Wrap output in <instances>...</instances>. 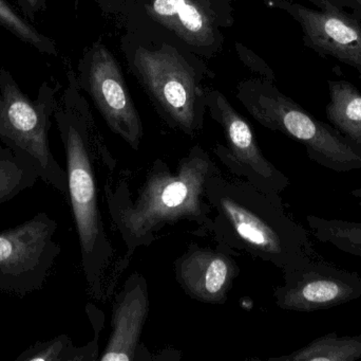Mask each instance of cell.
<instances>
[{"instance_id": "1", "label": "cell", "mask_w": 361, "mask_h": 361, "mask_svg": "<svg viewBox=\"0 0 361 361\" xmlns=\"http://www.w3.org/2000/svg\"><path fill=\"white\" fill-rule=\"evenodd\" d=\"M55 110V122L65 148L68 194L80 239L82 269L91 292L102 296V277L112 254L99 213L97 179L91 148V118L80 97L75 74Z\"/></svg>"}, {"instance_id": "2", "label": "cell", "mask_w": 361, "mask_h": 361, "mask_svg": "<svg viewBox=\"0 0 361 361\" xmlns=\"http://www.w3.org/2000/svg\"><path fill=\"white\" fill-rule=\"evenodd\" d=\"M212 171V161L200 148L183 159L176 172L166 165L154 167L137 201L114 213L127 244L133 247L147 244L148 237L163 226L206 218L203 197Z\"/></svg>"}, {"instance_id": "3", "label": "cell", "mask_w": 361, "mask_h": 361, "mask_svg": "<svg viewBox=\"0 0 361 361\" xmlns=\"http://www.w3.org/2000/svg\"><path fill=\"white\" fill-rule=\"evenodd\" d=\"M59 86L44 81L37 97L31 100L6 68H0V141L33 162L42 182L68 193L67 172L59 165L50 148L49 131L59 106Z\"/></svg>"}, {"instance_id": "4", "label": "cell", "mask_w": 361, "mask_h": 361, "mask_svg": "<svg viewBox=\"0 0 361 361\" xmlns=\"http://www.w3.org/2000/svg\"><path fill=\"white\" fill-rule=\"evenodd\" d=\"M243 101L259 123L302 144L310 158L322 167L339 173L361 170V146L314 117L271 83H254L252 95Z\"/></svg>"}, {"instance_id": "5", "label": "cell", "mask_w": 361, "mask_h": 361, "mask_svg": "<svg viewBox=\"0 0 361 361\" xmlns=\"http://www.w3.org/2000/svg\"><path fill=\"white\" fill-rule=\"evenodd\" d=\"M207 190L240 241L263 260L286 271L315 250L305 229L284 213L279 197L261 190L252 209L235 195Z\"/></svg>"}, {"instance_id": "6", "label": "cell", "mask_w": 361, "mask_h": 361, "mask_svg": "<svg viewBox=\"0 0 361 361\" xmlns=\"http://www.w3.org/2000/svg\"><path fill=\"white\" fill-rule=\"evenodd\" d=\"M59 225L46 212L0 231V292L23 297L42 290L61 246Z\"/></svg>"}, {"instance_id": "7", "label": "cell", "mask_w": 361, "mask_h": 361, "mask_svg": "<svg viewBox=\"0 0 361 361\" xmlns=\"http://www.w3.org/2000/svg\"><path fill=\"white\" fill-rule=\"evenodd\" d=\"M284 279L275 292L284 311H326L361 298V276L335 266L315 250L284 271Z\"/></svg>"}, {"instance_id": "8", "label": "cell", "mask_w": 361, "mask_h": 361, "mask_svg": "<svg viewBox=\"0 0 361 361\" xmlns=\"http://www.w3.org/2000/svg\"><path fill=\"white\" fill-rule=\"evenodd\" d=\"M135 71L148 93L176 125L187 134L199 129V88L195 74L176 49L140 47L133 59Z\"/></svg>"}, {"instance_id": "9", "label": "cell", "mask_w": 361, "mask_h": 361, "mask_svg": "<svg viewBox=\"0 0 361 361\" xmlns=\"http://www.w3.org/2000/svg\"><path fill=\"white\" fill-rule=\"evenodd\" d=\"M80 69L82 85L108 126L137 150L143 137L141 118L114 55L103 45L95 44L85 55Z\"/></svg>"}, {"instance_id": "10", "label": "cell", "mask_w": 361, "mask_h": 361, "mask_svg": "<svg viewBox=\"0 0 361 361\" xmlns=\"http://www.w3.org/2000/svg\"><path fill=\"white\" fill-rule=\"evenodd\" d=\"M271 2L300 25L307 48L333 57L361 74V18L357 15L330 0H324L316 8L292 0Z\"/></svg>"}, {"instance_id": "11", "label": "cell", "mask_w": 361, "mask_h": 361, "mask_svg": "<svg viewBox=\"0 0 361 361\" xmlns=\"http://www.w3.org/2000/svg\"><path fill=\"white\" fill-rule=\"evenodd\" d=\"M209 106L222 124L233 158L252 172L260 190L279 197L278 194L290 184L288 178L265 158L250 124L219 91L210 93Z\"/></svg>"}, {"instance_id": "12", "label": "cell", "mask_w": 361, "mask_h": 361, "mask_svg": "<svg viewBox=\"0 0 361 361\" xmlns=\"http://www.w3.org/2000/svg\"><path fill=\"white\" fill-rule=\"evenodd\" d=\"M233 261L210 249L187 252L180 259L177 276L185 292L205 303H224L235 277Z\"/></svg>"}, {"instance_id": "13", "label": "cell", "mask_w": 361, "mask_h": 361, "mask_svg": "<svg viewBox=\"0 0 361 361\" xmlns=\"http://www.w3.org/2000/svg\"><path fill=\"white\" fill-rule=\"evenodd\" d=\"M148 292L145 282L137 278L135 285H127L114 307V331L101 361H133L137 353L144 324L147 320Z\"/></svg>"}, {"instance_id": "14", "label": "cell", "mask_w": 361, "mask_h": 361, "mask_svg": "<svg viewBox=\"0 0 361 361\" xmlns=\"http://www.w3.org/2000/svg\"><path fill=\"white\" fill-rule=\"evenodd\" d=\"M148 13L187 44L205 46L214 42L212 21L193 0H152Z\"/></svg>"}, {"instance_id": "15", "label": "cell", "mask_w": 361, "mask_h": 361, "mask_svg": "<svg viewBox=\"0 0 361 361\" xmlns=\"http://www.w3.org/2000/svg\"><path fill=\"white\" fill-rule=\"evenodd\" d=\"M330 101L326 107L329 122L361 146V93L348 81H329Z\"/></svg>"}, {"instance_id": "16", "label": "cell", "mask_w": 361, "mask_h": 361, "mask_svg": "<svg viewBox=\"0 0 361 361\" xmlns=\"http://www.w3.org/2000/svg\"><path fill=\"white\" fill-rule=\"evenodd\" d=\"M361 360V334L339 336L336 332L317 337L312 343L277 361H357Z\"/></svg>"}, {"instance_id": "17", "label": "cell", "mask_w": 361, "mask_h": 361, "mask_svg": "<svg viewBox=\"0 0 361 361\" xmlns=\"http://www.w3.org/2000/svg\"><path fill=\"white\" fill-rule=\"evenodd\" d=\"M37 179V170L25 155L0 146V206L32 188Z\"/></svg>"}, {"instance_id": "18", "label": "cell", "mask_w": 361, "mask_h": 361, "mask_svg": "<svg viewBox=\"0 0 361 361\" xmlns=\"http://www.w3.org/2000/svg\"><path fill=\"white\" fill-rule=\"evenodd\" d=\"M307 225L312 235L322 243L352 256H361V223L310 215Z\"/></svg>"}, {"instance_id": "19", "label": "cell", "mask_w": 361, "mask_h": 361, "mask_svg": "<svg viewBox=\"0 0 361 361\" xmlns=\"http://www.w3.org/2000/svg\"><path fill=\"white\" fill-rule=\"evenodd\" d=\"M0 25L39 52L55 57L59 54L55 42L40 33L8 0H0Z\"/></svg>"}, {"instance_id": "20", "label": "cell", "mask_w": 361, "mask_h": 361, "mask_svg": "<svg viewBox=\"0 0 361 361\" xmlns=\"http://www.w3.org/2000/svg\"><path fill=\"white\" fill-rule=\"evenodd\" d=\"M89 347L75 348L67 335L35 343L23 351L16 361H76L90 360Z\"/></svg>"}, {"instance_id": "21", "label": "cell", "mask_w": 361, "mask_h": 361, "mask_svg": "<svg viewBox=\"0 0 361 361\" xmlns=\"http://www.w3.org/2000/svg\"><path fill=\"white\" fill-rule=\"evenodd\" d=\"M17 4L21 14L29 20H33L36 15L47 8L46 0H17Z\"/></svg>"}, {"instance_id": "22", "label": "cell", "mask_w": 361, "mask_h": 361, "mask_svg": "<svg viewBox=\"0 0 361 361\" xmlns=\"http://www.w3.org/2000/svg\"><path fill=\"white\" fill-rule=\"evenodd\" d=\"M309 1L317 6L318 4L324 1V0H309ZM330 1L334 2V4H338V6H343V8H347V10L351 11L352 13H354V14L360 17V11H358V6L357 4H356L355 0H330Z\"/></svg>"}, {"instance_id": "23", "label": "cell", "mask_w": 361, "mask_h": 361, "mask_svg": "<svg viewBox=\"0 0 361 361\" xmlns=\"http://www.w3.org/2000/svg\"><path fill=\"white\" fill-rule=\"evenodd\" d=\"M351 194L357 199L358 205L361 208V189H355V190L352 191Z\"/></svg>"}, {"instance_id": "24", "label": "cell", "mask_w": 361, "mask_h": 361, "mask_svg": "<svg viewBox=\"0 0 361 361\" xmlns=\"http://www.w3.org/2000/svg\"><path fill=\"white\" fill-rule=\"evenodd\" d=\"M356 4L358 6V11H360V17L361 18V0H355Z\"/></svg>"}]
</instances>
